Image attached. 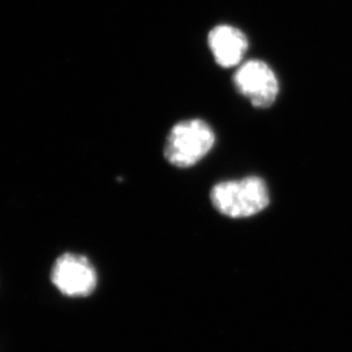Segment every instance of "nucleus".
Here are the masks:
<instances>
[{"mask_svg":"<svg viewBox=\"0 0 352 352\" xmlns=\"http://www.w3.org/2000/svg\"><path fill=\"white\" fill-rule=\"evenodd\" d=\"M210 201L218 213L228 218H250L264 212L270 204V192L264 179L247 176L215 184Z\"/></svg>","mask_w":352,"mask_h":352,"instance_id":"nucleus-1","label":"nucleus"},{"mask_svg":"<svg viewBox=\"0 0 352 352\" xmlns=\"http://www.w3.org/2000/svg\"><path fill=\"white\" fill-rule=\"evenodd\" d=\"M215 133L202 119L179 122L171 128L164 142V158L168 164L187 168L202 161L213 149Z\"/></svg>","mask_w":352,"mask_h":352,"instance_id":"nucleus-2","label":"nucleus"},{"mask_svg":"<svg viewBox=\"0 0 352 352\" xmlns=\"http://www.w3.org/2000/svg\"><path fill=\"white\" fill-rule=\"evenodd\" d=\"M51 282L68 298H87L98 285L97 270L87 256L64 253L51 269Z\"/></svg>","mask_w":352,"mask_h":352,"instance_id":"nucleus-3","label":"nucleus"},{"mask_svg":"<svg viewBox=\"0 0 352 352\" xmlns=\"http://www.w3.org/2000/svg\"><path fill=\"white\" fill-rule=\"evenodd\" d=\"M235 88L253 107L267 109L277 101L279 82L272 67L261 60L245 62L234 76Z\"/></svg>","mask_w":352,"mask_h":352,"instance_id":"nucleus-4","label":"nucleus"},{"mask_svg":"<svg viewBox=\"0 0 352 352\" xmlns=\"http://www.w3.org/2000/svg\"><path fill=\"white\" fill-rule=\"evenodd\" d=\"M208 45L217 64L225 68L238 65L248 50L247 36L231 25L213 28L208 37Z\"/></svg>","mask_w":352,"mask_h":352,"instance_id":"nucleus-5","label":"nucleus"}]
</instances>
